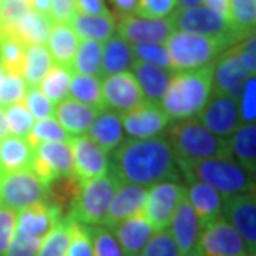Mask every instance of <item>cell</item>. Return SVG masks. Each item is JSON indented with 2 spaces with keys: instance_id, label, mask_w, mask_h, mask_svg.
Returning a JSON list of instances; mask_svg holds the SVG:
<instances>
[{
  "instance_id": "62",
  "label": "cell",
  "mask_w": 256,
  "mask_h": 256,
  "mask_svg": "<svg viewBox=\"0 0 256 256\" xmlns=\"http://www.w3.org/2000/svg\"><path fill=\"white\" fill-rule=\"evenodd\" d=\"M2 176H4V173H2V170H0V180H2Z\"/></svg>"
},
{
  "instance_id": "40",
  "label": "cell",
  "mask_w": 256,
  "mask_h": 256,
  "mask_svg": "<svg viewBox=\"0 0 256 256\" xmlns=\"http://www.w3.org/2000/svg\"><path fill=\"white\" fill-rule=\"evenodd\" d=\"M68 135L54 116L50 118L38 120L37 124L32 125V130L27 135V142L30 143V146H35L42 142H66Z\"/></svg>"
},
{
  "instance_id": "12",
  "label": "cell",
  "mask_w": 256,
  "mask_h": 256,
  "mask_svg": "<svg viewBox=\"0 0 256 256\" xmlns=\"http://www.w3.org/2000/svg\"><path fill=\"white\" fill-rule=\"evenodd\" d=\"M250 254L243 238L232 224L220 216L203 226L198 256H246Z\"/></svg>"
},
{
  "instance_id": "38",
  "label": "cell",
  "mask_w": 256,
  "mask_h": 256,
  "mask_svg": "<svg viewBox=\"0 0 256 256\" xmlns=\"http://www.w3.org/2000/svg\"><path fill=\"white\" fill-rule=\"evenodd\" d=\"M88 228L94 256H126L114 232L105 224H92Z\"/></svg>"
},
{
  "instance_id": "29",
  "label": "cell",
  "mask_w": 256,
  "mask_h": 256,
  "mask_svg": "<svg viewBox=\"0 0 256 256\" xmlns=\"http://www.w3.org/2000/svg\"><path fill=\"white\" fill-rule=\"evenodd\" d=\"M132 45L122 38L120 35H112L105 42V47L102 50V65L100 76H108L115 74L130 72L135 65Z\"/></svg>"
},
{
  "instance_id": "51",
  "label": "cell",
  "mask_w": 256,
  "mask_h": 256,
  "mask_svg": "<svg viewBox=\"0 0 256 256\" xmlns=\"http://www.w3.org/2000/svg\"><path fill=\"white\" fill-rule=\"evenodd\" d=\"M17 230V212L0 206V256H5Z\"/></svg>"
},
{
  "instance_id": "44",
  "label": "cell",
  "mask_w": 256,
  "mask_h": 256,
  "mask_svg": "<svg viewBox=\"0 0 256 256\" xmlns=\"http://www.w3.org/2000/svg\"><path fill=\"white\" fill-rule=\"evenodd\" d=\"M28 86L22 78V75L7 74L4 82L0 84V106L7 108L10 105L20 104L27 94Z\"/></svg>"
},
{
  "instance_id": "55",
  "label": "cell",
  "mask_w": 256,
  "mask_h": 256,
  "mask_svg": "<svg viewBox=\"0 0 256 256\" xmlns=\"http://www.w3.org/2000/svg\"><path fill=\"white\" fill-rule=\"evenodd\" d=\"M76 12L90 14V15H105L110 14L105 0H75Z\"/></svg>"
},
{
  "instance_id": "50",
  "label": "cell",
  "mask_w": 256,
  "mask_h": 256,
  "mask_svg": "<svg viewBox=\"0 0 256 256\" xmlns=\"http://www.w3.org/2000/svg\"><path fill=\"white\" fill-rule=\"evenodd\" d=\"M32 10L30 0H0V32Z\"/></svg>"
},
{
  "instance_id": "47",
  "label": "cell",
  "mask_w": 256,
  "mask_h": 256,
  "mask_svg": "<svg viewBox=\"0 0 256 256\" xmlns=\"http://www.w3.org/2000/svg\"><path fill=\"white\" fill-rule=\"evenodd\" d=\"M24 102H25V108L30 112V115H32L34 118L44 120V118L54 116L55 104H52L37 86H30L24 96Z\"/></svg>"
},
{
  "instance_id": "49",
  "label": "cell",
  "mask_w": 256,
  "mask_h": 256,
  "mask_svg": "<svg viewBox=\"0 0 256 256\" xmlns=\"http://www.w3.org/2000/svg\"><path fill=\"white\" fill-rule=\"evenodd\" d=\"M242 105L238 106L240 118H243L244 124H254L256 120V78L254 75H250L243 85V90L240 94Z\"/></svg>"
},
{
  "instance_id": "31",
  "label": "cell",
  "mask_w": 256,
  "mask_h": 256,
  "mask_svg": "<svg viewBox=\"0 0 256 256\" xmlns=\"http://www.w3.org/2000/svg\"><path fill=\"white\" fill-rule=\"evenodd\" d=\"M48 44V54L50 57L55 58L57 65L66 66L70 70L72 62H74V57L76 54V48H78V37L76 34L72 30L70 25L66 24H55L52 30L48 34L47 38Z\"/></svg>"
},
{
  "instance_id": "37",
  "label": "cell",
  "mask_w": 256,
  "mask_h": 256,
  "mask_svg": "<svg viewBox=\"0 0 256 256\" xmlns=\"http://www.w3.org/2000/svg\"><path fill=\"white\" fill-rule=\"evenodd\" d=\"M102 47L100 42L94 40H84L78 44L76 54L72 62L70 70L80 75H96L100 76V65H102Z\"/></svg>"
},
{
  "instance_id": "39",
  "label": "cell",
  "mask_w": 256,
  "mask_h": 256,
  "mask_svg": "<svg viewBox=\"0 0 256 256\" xmlns=\"http://www.w3.org/2000/svg\"><path fill=\"white\" fill-rule=\"evenodd\" d=\"M230 18L243 37L254 32L256 0H230Z\"/></svg>"
},
{
  "instance_id": "63",
  "label": "cell",
  "mask_w": 256,
  "mask_h": 256,
  "mask_svg": "<svg viewBox=\"0 0 256 256\" xmlns=\"http://www.w3.org/2000/svg\"><path fill=\"white\" fill-rule=\"evenodd\" d=\"M246 256H256V254H246Z\"/></svg>"
},
{
  "instance_id": "43",
  "label": "cell",
  "mask_w": 256,
  "mask_h": 256,
  "mask_svg": "<svg viewBox=\"0 0 256 256\" xmlns=\"http://www.w3.org/2000/svg\"><path fill=\"white\" fill-rule=\"evenodd\" d=\"M25 45L12 38H0V64L8 74L22 75Z\"/></svg>"
},
{
  "instance_id": "54",
  "label": "cell",
  "mask_w": 256,
  "mask_h": 256,
  "mask_svg": "<svg viewBox=\"0 0 256 256\" xmlns=\"http://www.w3.org/2000/svg\"><path fill=\"white\" fill-rule=\"evenodd\" d=\"M76 14L75 0H50V20L55 24H66Z\"/></svg>"
},
{
  "instance_id": "2",
  "label": "cell",
  "mask_w": 256,
  "mask_h": 256,
  "mask_svg": "<svg viewBox=\"0 0 256 256\" xmlns=\"http://www.w3.org/2000/svg\"><path fill=\"white\" fill-rule=\"evenodd\" d=\"M163 135L170 143L178 165L206 158H232L228 140L212 133L194 116L170 122Z\"/></svg>"
},
{
  "instance_id": "22",
  "label": "cell",
  "mask_w": 256,
  "mask_h": 256,
  "mask_svg": "<svg viewBox=\"0 0 256 256\" xmlns=\"http://www.w3.org/2000/svg\"><path fill=\"white\" fill-rule=\"evenodd\" d=\"M185 198L196 213L200 223L206 226L208 223L214 222L222 214L223 198L214 188L203 182H188V186L185 188Z\"/></svg>"
},
{
  "instance_id": "24",
  "label": "cell",
  "mask_w": 256,
  "mask_h": 256,
  "mask_svg": "<svg viewBox=\"0 0 256 256\" xmlns=\"http://www.w3.org/2000/svg\"><path fill=\"white\" fill-rule=\"evenodd\" d=\"M100 110L88 106L85 104H80L74 98H64L58 102L57 108H55V116L60 126L66 132L68 136H78L85 135L88 132L90 125L94 124L95 116L98 115Z\"/></svg>"
},
{
  "instance_id": "23",
  "label": "cell",
  "mask_w": 256,
  "mask_h": 256,
  "mask_svg": "<svg viewBox=\"0 0 256 256\" xmlns=\"http://www.w3.org/2000/svg\"><path fill=\"white\" fill-rule=\"evenodd\" d=\"M110 230L114 232L116 240H118L120 246L126 256H140L142 250L148 243V240L156 232L150 224V222L143 216V213L135 214V216L115 224Z\"/></svg>"
},
{
  "instance_id": "25",
  "label": "cell",
  "mask_w": 256,
  "mask_h": 256,
  "mask_svg": "<svg viewBox=\"0 0 256 256\" xmlns=\"http://www.w3.org/2000/svg\"><path fill=\"white\" fill-rule=\"evenodd\" d=\"M132 70L145 102L160 104L168 85H170L173 70H165L160 68V66L143 64V62H135Z\"/></svg>"
},
{
  "instance_id": "16",
  "label": "cell",
  "mask_w": 256,
  "mask_h": 256,
  "mask_svg": "<svg viewBox=\"0 0 256 256\" xmlns=\"http://www.w3.org/2000/svg\"><path fill=\"white\" fill-rule=\"evenodd\" d=\"M102 98H104L105 108L118 115H124L126 112L136 108L138 105L145 102L140 86L130 72L104 76Z\"/></svg>"
},
{
  "instance_id": "1",
  "label": "cell",
  "mask_w": 256,
  "mask_h": 256,
  "mask_svg": "<svg viewBox=\"0 0 256 256\" xmlns=\"http://www.w3.org/2000/svg\"><path fill=\"white\" fill-rule=\"evenodd\" d=\"M108 172L120 183L152 186L160 182H182V170L166 136L124 140L108 156Z\"/></svg>"
},
{
  "instance_id": "13",
  "label": "cell",
  "mask_w": 256,
  "mask_h": 256,
  "mask_svg": "<svg viewBox=\"0 0 256 256\" xmlns=\"http://www.w3.org/2000/svg\"><path fill=\"white\" fill-rule=\"evenodd\" d=\"M118 34L128 44H165L175 32L172 17L153 18L142 15H122L116 24Z\"/></svg>"
},
{
  "instance_id": "14",
  "label": "cell",
  "mask_w": 256,
  "mask_h": 256,
  "mask_svg": "<svg viewBox=\"0 0 256 256\" xmlns=\"http://www.w3.org/2000/svg\"><path fill=\"white\" fill-rule=\"evenodd\" d=\"M68 145L74 156V176L80 183L108 173V153L102 150L88 135L70 136Z\"/></svg>"
},
{
  "instance_id": "46",
  "label": "cell",
  "mask_w": 256,
  "mask_h": 256,
  "mask_svg": "<svg viewBox=\"0 0 256 256\" xmlns=\"http://www.w3.org/2000/svg\"><path fill=\"white\" fill-rule=\"evenodd\" d=\"M140 256H182L168 230H158L152 234Z\"/></svg>"
},
{
  "instance_id": "19",
  "label": "cell",
  "mask_w": 256,
  "mask_h": 256,
  "mask_svg": "<svg viewBox=\"0 0 256 256\" xmlns=\"http://www.w3.org/2000/svg\"><path fill=\"white\" fill-rule=\"evenodd\" d=\"M168 232L182 256H198L203 224L200 223L196 213L193 212L186 198L182 200V203L173 213L172 222L168 224Z\"/></svg>"
},
{
  "instance_id": "18",
  "label": "cell",
  "mask_w": 256,
  "mask_h": 256,
  "mask_svg": "<svg viewBox=\"0 0 256 256\" xmlns=\"http://www.w3.org/2000/svg\"><path fill=\"white\" fill-rule=\"evenodd\" d=\"M250 74L240 60L236 48L220 54L212 65V86L214 94H223L233 100L240 98Z\"/></svg>"
},
{
  "instance_id": "56",
  "label": "cell",
  "mask_w": 256,
  "mask_h": 256,
  "mask_svg": "<svg viewBox=\"0 0 256 256\" xmlns=\"http://www.w3.org/2000/svg\"><path fill=\"white\" fill-rule=\"evenodd\" d=\"M204 7L212 8L213 12H216L218 15H222L226 20L232 22V18H230V0H203Z\"/></svg>"
},
{
  "instance_id": "7",
  "label": "cell",
  "mask_w": 256,
  "mask_h": 256,
  "mask_svg": "<svg viewBox=\"0 0 256 256\" xmlns=\"http://www.w3.org/2000/svg\"><path fill=\"white\" fill-rule=\"evenodd\" d=\"M118 185L120 182L110 172L94 180L84 182L70 216L86 226L102 224Z\"/></svg>"
},
{
  "instance_id": "15",
  "label": "cell",
  "mask_w": 256,
  "mask_h": 256,
  "mask_svg": "<svg viewBox=\"0 0 256 256\" xmlns=\"http://www.w3.org/2000/svg\"><path fill=\"white\" fill-rule=\"evenodd\" d=\"M196 116L210 132L223 140H228L240 125V110L236 100L223 94H214V92H212L203 110Z\"/></svg>"
},
{
  "instance_id": "45",
  "label": "cell",
  "mask_w": 256,
  "mask_h": 256,
  "mask_svg": "<svg viewBox=\"0 0 256 256\" xmlns=\"http://www.w3.org/2000/svg\"><path fill=\"white\" fill-rule=\"evenodd\" d=\"M66 256H94L88 228L76 222L74 216L70 218V244Z\"/></svg>"
},
{
  "instance_id": "60",
  "label": "cell",
  "mask_w": 256,
  "mask_h": 256,
  "mask_svg": "<svg viewBox=\"0 0 256 256\" xmlns=\"http://www.w3.org/2000/svg\"><path fill=\"white\" fill-rule=\"evenodd\" d=\"M7 133L8 130H7V124H5V112L2 106H0V140L7 136Z\"/></svg>"
},
{
  "instance_id": "32",
  "label": "cell",
  "mask_w": 256,
  "mask_h": 256,
  "mask_svg": "<svg viewBox=\"0 0 256 256\" xmlns=\"http://www.w3.org/2000/svg\"><path fill=\"white\" fill-rule=\"evenodd\" d=\"M34 148L27 138L5 136L0 140V170L2 173H12L30 168Z\"/></svg>"
},
{
  "instance_id": "28",
  "label": "cell",
  "mask_w": 256,
  "mask_h": 256,
  "mask_svg": "<svg viewBox=\"0 0 256 256\" xmlns=\"http://www.w3.org/2000/svg\"><path fill=\"white\" fill-rule=\"evenodd\" d=\"M70 27L78 38L104 44L115 34L116 20L112 15V12L105 15H90L76 12L70 18Z\"/></svg>"
},
{
  "instance_id": "34",
  "label": "cell",
  "mask_w": 256,
  "mask_h": 256,
  "mask_svg": "<svg viewBox=\"0 0 256 256\" xmlns=\"http://www.w3.org/2000/svg\"><path fill=\"white\" fill-rule=\"evenodd\" d=\"M68 95L80 104L94 106L96 110H104V98H102V82L96 75H80L75 74L70 80Z\"/></svg>"
},
{
  "instance_id": "20",
  "label": "cell",
  "mask_w": 256,
  "mask_h": 256,
  "mask_svg": "<svg viewBox=\"0 0 256 256\" xmlns=\"http://www.w3.org/2000/svg\"><path fill=\"white\" fill-rule=\"evenodd\" d=\"M146 186L133 185V183H120L114 194L104 220L105 226L114 228L125 220L135 216V214L143 213L146 202Z\"/></svg>"
},
{
  "instance_id": "21",
  "label": "cell",
  "mask_w": 256,
  "mask_h": 256,
  "mask_svg": "<svg viewBox=\"0 0 256 256\" xmlns=\"http://www.w3.org/2000/svg\"><path fill=\"white\" fill-rule=\"evenodd\" d=\"M52 20L47 15L28 10L22 18L0 32V38H12L22 45H44L52 30Z\"/></svg>"
},
{
  "instance_id": "5",
  "label": "cell",
  "mask_w": 256,
  "mask_h": 256,
  "mask_svg": "<svg viewBox=\"0 0 256 256\" xmlns=\"http://www.w3.org/2000/svg\"><path fill=\"white\" fill-rule=\"evenodd\" d=\"M170 55L173 72H190L213 65L228 47L204 35L176 30L163 44Z\"/></svg>"
},
{
  "instance_id": "41",
  "label": "cell",
  "mask_w": 256,
  "mask_h": 256,
  "mask_svg": "<svg viewBox=\"0 0 256 256\" xmlns=\"http://www.w3.org/2000/svg\"><path fill=\"white\" fill-rule=\"evenodd\" d=\"M132 50L136 62L150 64L160 66V68L172 70L170 55H168L166 47L163 44H135Z\"/></svg>"
},
{
  "instance_id": "26",
  "label": "cell",
  "mask_w": 256,
  "mask_h": 256,
  "mask_svg": "<svg viewBox=\"0 0 256 256\" xmlns=\"http://www.w3.org/2000/svg\"><path fill=\"white\" fill-rule=\"evenodd\" d=\"M88 136L98 145L102 150L112 153L122 142L125 140L122 115L108 108H104L95 116L94 124L88 128Z\"/></svg>"
},
{
  "instance_id": "61",
  "label": "cell",
  "mask_w": 256,
  "mask_h": 256,
  "mask_svg": "<svg viewBox=\"0 0 256 256\" xmlns=\"http://www.w3.org/2000/svg\"><path fill=\"white\" fill-rule=\"evenodd\" d=\"M7 74H8V72L4 68V65H2V64H0V84L4 82V78L7 76Z\"/></svg>"
},
{
  "instance_id": "33",
  "label": "cell",
  "mask_w": 256,
  "mask_h": 256,
  "mask_svg": "<svg viewBox=\"0 0 256 256\" xmlns=\"http://www.w3.org/2000/svg\"><path fill=\"white\" fill-rule=\"evenodd\" d=\"M52 65V57L44 45H27L22 65V78L27 86H38Z\"/></svg>"
},
{
  "instance_id": "48",
  "label": "cell",
  "mask_w": 256,
  "mask_h": 256,
  "mask_svg": "<svg viewBox=\"0 0 256 256\" xmlns=\"http://www.w3.org/2000/svg\"><path fill=\"white\" fill-rule=\"evenodd\" d=\"M40 244H42V238L30 236L17 228L5 256H37Z\"/></svg>"
},
{
  "instance_id": "4",
  "label": "cell",
  "mask_w": 256,
  "mask_h": 256,
  "mask_svg": "<svg viewBox=\"0 0 256 256\" xmlns=\"http://www.w3.org/2000/svg\"><path fill=\"white\" fill-rule=\"evenodd\" d=\"M180 170L186 182H203L222 196L254 192V173H250L233 158H206L180 165Z\"/></svg>"
},
{
  "instance_id": "3",
  "label": "cell",
  "mask_w": 256,
  "mask_h": 256,
  "mask_svg": "<svg viewBox=\"0 0 256 256\" xmlns=\"http://www.w3.org/2000/svg\"><path fill=\"white\" fill-rule=\"evenodd\" d=\"M212 92V65L190 72H176L172 76L160 106L172 122L192 118L203 110Z\"/></svg>"
},
{
  "instance_id": "52",
  "label": "cell",
  "mask_w": 256,
  "mask_h": 256,
  "mask_svg": "<svg viewBox=\"0 0 256 256\" xmlns=\"http://www.w3.org/2000/svg\"><path fill=\"white\" fill-rule=\"evenodd\" d=\"M176 8L175 0H138L136 15L142 17L163 18Z\"/></svg>"
},
{
  "instance_id": "35",
  "label": "cell",
  "mask_w": 256,
  "mask_h": 256,
  "mask_svg": "<svg viewBox=\"0 0 256 256\" xmlns=\"http://www.w3.org/2000/svg\"><path fill=\"white\" fill-rule=\"evenodd\" d=\"M72 80V70L62 65H52L40 82V92L52 102L58 104L68 95V86Z\"/></svg>"
},
{
  "instance_id": "57",
  "label": "cell",
  "mask_w": 256,
  "mask_h": 256,
  "mask_svg": "<svg viewBox=\"0 0 256 256\" xmlns=\"http://www.w3.org/2000/svg\"><path fill=\"white\" fill-rule=\"evenodd\" d=\"M110 2L115 5V8L118 10L122 15L136 14L138 0H110Z\"/></svg>"
},
{
  "instance_id": "9",
  "label": "cell",
  "mask_w": 256,
  "mask_h": 256,
  "mask_svg": "<svg viewBox=\"0 0 256 256\" xmlns=\"http://www.w3.org/2000/svg\"><path fill=\"white\" fill-rule=\"evenodd\" d=\"M30 170L45 185L58 176H74V156L66 142H42L34 146Z\"/></svg>"
},
{
  "instance_id": "27",
  "label": "cell",
  "mask_w": 256,
  "mask_h": 256,
  "mask_svg": "<svg viewBox=\"0 0 256 256\" xmlns=\"http://www.w3.org/2000/svg\"><path fill=\"white\" fill-rule=\"evenodd\" d=\"M62 218L47 202L35 203L17 213V228L30 236L42 238Z\"/></svg>"
},
{
  "instance_id": "59",
  "label": "cell",
  "mask_w": 256,
  "mask_h": 256,
  "mask_svg": "<svg viewBox=\"0 0 256 256\" xmlns=\"http://www.w3.org/2000/svg\"><path fill=\"white\" fill-rule=\"evenodd\" d=\"M178 8H192L203 4V0H175Z\"/></svg>"
},
{
  "instance_id": "11",
  "label": "cell",
  "mask_w": 256,
  "mask_h": 256,
  "mask_svg": "<svg viewBox=\"0 0 256 256\" xmlns=\"http://www.w3.org/2000/svg\"><path fill=\"white\" fill-rule=\"evenodd\" d=\"M243 238L250 254H254L256 250V198L254 192L232 194L223 198L222 214Z\"/></svg>"
},
{
  "instance_id": "53",
  "label": "cell",
  "mask_w": 256,
  "mask_h": 256,
  "mask_svg": "<svg viewBox=\"0 0 256 256\" xmlns=\"http://www.w3.org/2000/svg\"><path fill=\"white\" fill-rule=\"evenodd\" d=\"M236 48V54L240 60H242L243 66L246 68L250 75H254L256 72V38H254V32L243 37L238 42V45H234Z\"/></svg>"
},
{
  "instance_id": "8",
  "label": "cell",
  "mask_w": 256,
  "mask_h": 256,
  "mask_svg": "<svg viewBox=\"0 0 256 256\" xmlns=\"http://www.w3.org/2000/svg\"><path fill=\"white\" fill-rule=\"evenodd\" d=\"M45 194L47 185L40 182L30 168L5 173L0 180V206L10 208L17 213L20 210L44 202Z\"/></svg>"
},
{
  "instance_id": "58",
  "label": "cell",
  "mask_w": 256,
  "mask_h": 256,
  "mask_svg": "<svg viewBox=\"0 0 256 256\" xmlns=\"http://www.w3.org/2000/svg\"><path fill=\"white\" fill-rule=\"evenodd\" d=\"M30 7L37 14L47 15V17L50 15V0H30Z\"/></svg>"
},
{
  "instance_id": "6",
  "label": "cell",
  "mask_w": 256,
  "mask_h": 256,
  "mask_svg": "<svg viewBox=\"0 0 256 256\" xmlns=\"http://www.w3.org/2000/svg\"><path fill=\"white\" fill-rule=\"evenodd\" d=\"M172 22L175 28L182 32L204 35V37L218 40L226 47L236 45L243 38V35L230 20L203 5L192 8H175L172 12Z\"/></svg>"
},
{
  "instance_id": "36",
  "label": "cell",
  "mask_w": 256,
  "mask_h": 256,
  "mask_svg": "<svg viewBox=\"0 0 256 256\" xmlns=\"http://www.w3.org/2000/svg\"><path fill=\"white\" fill-rule=\"evenodd\" d=\"M70 214L62 216L45 234L37 256H66L70 244Z\"/></svg>"
},
{
  "instance_id": "30",
  "label": "cell",
  "mask_w": 256,
  "mask_h": 256,
  "mask_svg": "<svg viewBox=\"0 0 256 256\" xmlns=\"http://www.w3.org/2000/svg\"><path fill=\"white\" fill-rule=\"evenodd\" d=\"M228 146L232 158H236L243 168L250 173L256 172V125L243 124L238 125L233 135L228 138Z\"/></svg>"
},
{
  "instance_id": "10",
  "label": "cell",
  "mask_w": 256,
  "mask_h": 256,
  "mask_svg": "<svg viewBox=\"0 0 256 256\" xmlns=\"http://www.w3.org/2000/svg\"><path fill=\"white\" fill-rule=\"evenodd\" d=\"M185 198V186L180 182H160L150 186L146 192V202L143 208L145 216L153 228L166 230L172 222V216Z\"/></svg>"
},
{
  "instance_id": "17",
  "label": "cell",
  "mask_w": 256,
  "mask_h": 256,
  "mask_svg": "<svg viewBox=\"0 0 256 256\" xmlns=\"http://www.w3.org/2000/svg\"><path fill=\"white\" fill-rule=\"evenodd\" d=\"M170 118L162 110L160 104L143 102L136 108L122 115L124 133L132 140H143L162 135L170 125Z\"/></svg>"
},
{
  "instance_id": "42",
  "label": "cell",
  "mask_w": 256,
  "mask_h": 256,
  "mask_svg": "<svg viewBox=\"0 0 256 256\" xmlns=\"http://www.w3.org/2000/svg\"><path fill=\"white\" fill-rule=\"evenodd\" d=\"M5 124H7V130L12 133V136L27 138L32 130L34 116L30 115L24 104H15L7 106L5 110Z\"/></svg>"
}]
</instances>
